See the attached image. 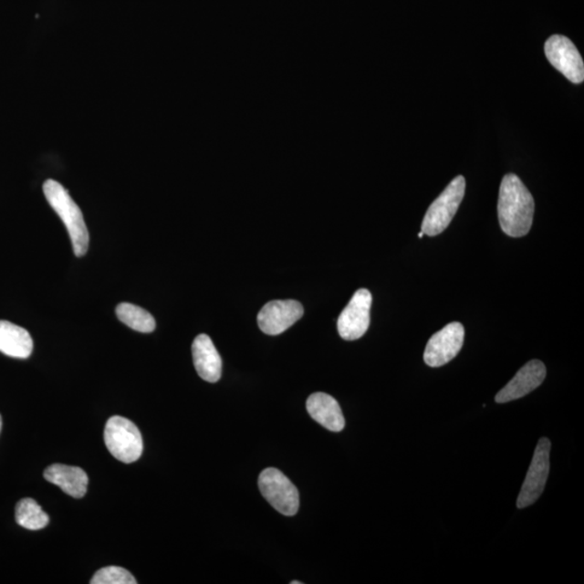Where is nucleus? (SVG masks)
Segmentation results:
<instances>
[{"mask_svg": "<svg viewBox=\"0 0 584 584\" xmlns=\"http://www.w3.org/2000/svg\"><path fill=\"white\" fill-rule=\"evenodd\" d=\"M535 201L516 174L507 173L502 179L498 215L502 231L511 237L527 235L533 225Z\"/></svg>", "mask_w": 584, "mask_h": 584, "instance_id": "1", "label": "nucleus"}, {"mask_svg": "<svg viewBox=\"0 0 584 584\" xmlns=\"http://www.w3.org/2000/svg\"><path fill=\"white\" fill-rule=\"evenodd\" d=\"M46 200L67 226L71 237L74 253L78 256L87 254L89 247V233H88L83 213L73 201L68 192L55 180H47L43 186Z\"/></svg>", "mask_w": 584, "mask_h": 584, "instance_id": "2", "label": "nucleus"}, {"mask_svg": "<svg viewBox=\"0 0 584 584\" xmlns=\"http://www.w3.org/2000/svg\"><path fill=\"white\" fill-rule=\"evenodd\" d=\"M104 442L113 457L124 464L136 463L143 453L142 435L130 419L120 416L109 419Z\"/></svg>", "mask_w": 584, "mask_h": 584, "instance_id": "3", "label": "nucleus"}, {"mask_svg": "<svg viewBox=\"0 0 584 584\" xmlns=\"http://www.w3.org/2000/svg\"><path fill=\"white\" fill-rule=\"evenodd\" d=\"M465 193V179L455 177L445 191L432 203L422 222L424 235L436 236L445 231L457 214Z\"/></svg>", "mask_w": 584, "mask_h": 584, "instance_id": "4", "label": "nucleus"}, {"mask_svg": "<svg viewBox=\"0 0 584 584\" xmlns=\"http://www.w3.org/2000/svg\"><path fill=\"white\" fill-rule=\"evenodd\" d=\"M259 488L263 496L274 509L286 516H294L299 510V492L284 473L266 469L259 476Z\"/></svg>", "mask_w": 584, "mask_h": 584, "instance_id": "5", "label": "nucleus"}, {"mask_svg": "<svg viewBox=\"0 0 584 584\" xmlns=\"http://www.w3.org/2000/svg\"><path fill=\"white\" fill-rule=\"evenodd\" d=\"M551 442L543 437L536 447L533 461L517 498L518 509L534 505L540 498L550 472Z\"/></svg>", "mask_w": 584, "mask_h": 584, "instance_id": "6", "label": "nucleus"}, {"mask_svg": "<svg viewBox=\"0 0 584 584\" xmlns=\"http://www.w3.org/2000/svg\"><path fill=\"white\" fill-rule=\"evenodd\" d=\"M545 52L552 67L574 84L584 80V64L580 52L568 37L553 35L545 45Z\"/></svg>", "mask_w": 584, "mask_h": 584, "instance_id": "7", "label": "nucleus"}, {"mask_svg": "<svg viewBox=\"0 0 584 584\" xmlns=\"http://www.w3.org/2000/svg\"><path fill=\"white\" fill-rule=\"evenodd\" d=\"M372 296L370 290L360 289L338 318V331L344 340L354 341L366 334L370 324Z\"/></svg>", "mask_w": 584, "mask_h": 584, "instance_id": "8", "label": "nucleus"}, {"mask_svg": "<svg viewBox=\"0 0 584 584\" xmlns=\"http://www.w3.org/2000/svg\"><path fill=\"white\" fill-rule=\"evenodd\" d=\"M464 327L458 321L446 327L431 337L424 350L425 364L430 367H441L449 363L463 349Z\"/></svg>", "mask_w": 584, "mask_h": 584, "instance_id": "9", "label": "nucleus"}, {"mask_svg": "<svg viewBox=\"0 0 584 584\" xmlns=\"http://www.w3.org/2000/svg\"><path fill=\"white\" fill-rule=\"evenodd\" d=\"M305 309L296 300H274L266 303L258 315L260 329L268 336H277L297 323Z\"/></svg>", "mask_w": 584, "mask_h": 584, "instance_id": "10", "label": "nucleus"}, {"mask_svg": "<svg viewBox=\"0 0 584 584\" xmlns=\"http://www.w3.org/2000/svg\"><path fill=\"white\" fill-rule=\"evenodd\" d=\"M547 377V368L541 360H534L525 364L509 383L495 396V402L505 404L533 392Z\"/></svg>", "mask_w": 584, "mask_h": 584, "instance_id": "11", "label": "nucleus"}, {"mask_svg": "<svg viewBox=\"0 0 584 584\" xmlns=\"http://www.w3.org/2000/svg\"><path fill=\"white\" fill-rule=\"evenodd\" d=\"M195 370L204 381L218 382L222 375V360L212 339L207 335L195 338L192 346Z\"/></svg>", "mask_w": 584, "mask_h": 584, "instance_id": "12", "label": "nucleus"}, {"mask_svg": "<svg viewBox=\"0 0 584 584\" xmlns=\"http://www.w3.org/2000/svg\"><path fill=\"white\" fill-rule=\"evenodd\" d=\"M307 409L309 416L327 430L341 432L346 426L340 405L328 394H312L308 399Z\"/></svg>", "mask_w": 584, "mask_h": 584, "instance_id": "13", "label": "nucleus"}, {"mask_svg": "<svg viewBox=\"0 0 584 584\" xmlns=\"http://www.w3.org/2000/svg\"><path fill=\"white\" fill-rule=\"evenodd\" d=\"M47 481L57 485L64 493L80 499L87 493L88 475L78 466L52 464L44 473Z\"/></svg>", "mask_w": 584, "mask_h": 584, "instance_id": "14", "label": "nucleus"}, {"mask_svg": "<svg viewBox=\"0 0 584 584\" xmlns=\"http://www.w3.org/2000/svg\"><path fill=\"white\" fill-rule=\"evenodd\" d=\"M29 332L7 320H0V352L10 358L26 360L33 352Z\"/></svg>", "mask_w": 584, "mask_h": 584, "instance_id": "15", "label": "nucleus"}, {"mask_svg": "<svg viewBox=\"0 0 584 584\" xmlns=\"http://www.w3.org/2000/svg\"><path fill=\"white\" fill-rule=\"evenodd\" d=\"M117 318L131 329L150 334L153 332L156 327V321L153 317L144 308L131 305V303H120L116 308Z\"/></svg>", "mask_w": 584, "mask_h": 584, "instance_id": "16", "label": "nucleus"}, {"mask_svg": "<svg viewBox=\"0 0 584 584\" xmlns=\"http://www.w3.org/2000/svg\"><path fill=\"white\" fill-rule=\"evenodd\" d=\"M16 521L21 527L29 530H39L49 524L47 516L36 501L31 498L22 499L16 506Z\"/></svg>", "mask_w": 584, "mask_h": 584, "instance_id": "17", "label": "nucleus"}, {"mask_svg": "<svg viewBox=\"0 0 584 584\" xmlns=\"http://www.w3.org/2000/svg\"><path fill=\"white\" fill-rule=\"evenodd\" d=\"M91 584H137L130 571L125 568H117V566H109V568L98 570L90 580Z\"/></svg>", "mask_w": 584, "mask_h": 584, "instance_id": "18", "label": "nucleus"}, {"mask_svg": "<svg viewBox=\"0 0 584 584\" xmlns=\"http://www.w3.org/2000/svg\"><path fill=\"white\" fill-rule=\"evenodd\" d=\"M2 426H3V420H2V416H0V432H2Z\"/></svg>", "mask_w": 584, "mask_h": 584, "instance_id": "19", "label": "nucleus"}, {"mask_svg": "<svg viewBox=\"0 0 584 584\" xmlns=\"http://www.w3.org/2000/svg\"><path fill=\"white\" fill-rule=\"evenodd\" d=\"M418 236H419V238H422L424 236V233L423 232H420Z\"/></svg>", "mask_w": 584, "mask_h": 584, "instance_id": "20", "label": "nucleus"}, {"mask_svg": "<svg viewBox=\"0 0 584 584\" xmlns=\"http://www.w3.org/2000/svg\"><path fill=\"white\" fill-rule=\"evenodd\" d=\"M291 584H302L300 581H292Z\"/></svg>", "mask_w": 584, "mask_h": 584, "instance_id": "21", "label": "nucleus"}]
</instances>
